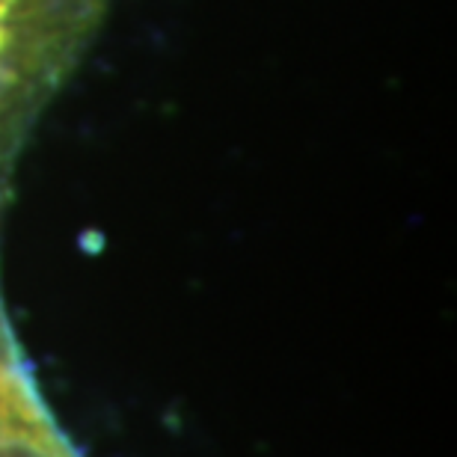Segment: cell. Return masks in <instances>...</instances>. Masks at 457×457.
Here are the masks:
<instances>
[{
	"label": "cell",
	"instance_id": "obj_1",
	"mask_svg": "<svg viewBox=\"0 0 457 457\" xmlns=\"http://www.w3.org/2000/svg\"><path fill=\"white\" fill-rule=\"evenodd\" d=\"M0 457H75L6 362H0Z\"/></svg>",
	"mask_w": 457,
	"mask_h": 457
},
{
	"label": "cell",
	"instance_id": "obj_2",
	"mask_svg": "<svg viewBox=\"0 0 457 457\" xmlns=\"http://www.w3.org/2000/svg\"><path fill=\"white\" fill-rule=\"evenodd\" d=\"M0 42H4V30H0Z\"/></svg>",
	"mask_w": 457,
	"mask_h": 457
}]
</instances>
